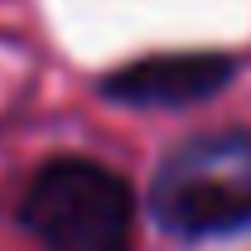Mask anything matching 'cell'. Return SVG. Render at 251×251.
<instances>
[{"label":"cell","instance_id":"7a4b0ae2","mask_svg":"<svg viewBox=\"0 0 251 251\" xmlns=\"http://www.w3.org/2000/svg\"><path fill=\"white\" fill-rule=\"evenodd\" d=\"M20 222L44 251H130L135 193L97 159H49L25 188Z\"/></svg>","mask_w":251,"mask_h":251},{"label":"cell","instance_id":"3957f363","mask_svg":"<svg viewBox=\"0 0 251 251\" xmlns=\"http://www.w3.org/2000/svg\"><path fill=\"white\" fill-rule=\"evenodd\" d=\"M227 77H232L227 53H159L121 68L106 82V92L130 106H184L198 97H213Z\"/></svg>","mask_w":251,"mask_h":251},{"label":"cell","instance_id":"6da1fadb","mask_svg":"<svg viewBox=\"0 0 251 251\" xmlns=\"http://www.w3.org/2000/svg\"><path fill=\"white\" fill-rule=\"evenodd\" d=\"M150 213L169 237L184 242L251 227V130L222 126L174 145L155 169Z\"/></svg>","mask_w":251,"mask_h":251}]
</instances>
